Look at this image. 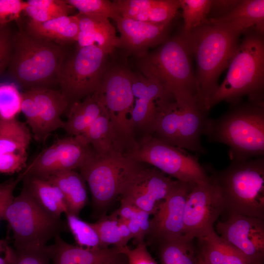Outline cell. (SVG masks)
<instances>
[{"mask_svg":"<svg viewBox=\"0 0 264 264\" xmlns=\"http://www.w3.org/2000/svg\"><path fill=\"white\" fill-rule=\"evenodd\" d=\"M232 104L221 116L209 119L204 134L211 142L227 145L231 161L264 157V101Z\"/></svg>","mask_w":264,"mask_h":264,"instance_id":"cell-1","label":"cell"},{"mask_svg":"<svg viewBox=\"0 0 264 264\" xmlns=\"http://www.w3.org/2000/svg\"><path fill=\"white\" fill-rule=\"evenodd\" d=\"M91 223L98 233L102 248L109 247L111 245L121 248L128 246L124 243L120 223L117 220L104 215Z\"/></svg>","mask_w":264,"mask_h":264,"instance_id":"cell-36","label":"cell"},{"mask_svg":"<svg viewBox=\"0 0 264 264\" xmlns=\"http://www.w3.org/2000/svg\"><path fill=\"white\" fill-rule=\"evenodd\" d=\"M65 215L68 228L77 245L88 249H102L98 233L91 223L82 220L78 216L68 213Z\"/></svg>","mask_w":264,"mask_h":264,"instance_id":"cell-34","label":"cell"},{"mask_svg":"<svg viewBox=\"0 0 264 264\" xmlns=\"http://www.w3.org/2000/svg\"><path fill=\"white\" fill-rule=\"evenodd\" d=\"M198 253L209 264H248L243 256L210 228L197 238Z\"/></svg>","mask_w":264,"mask_h":264,"instance_id":"cell-26","label":"cell"},{"mask_svg":"<svg viewBox=\"0 0 264 264\" xmlns=\"http://www.w3.org/2000/svg\"><path fill=\"white\" fill-rule=\"evenodd\" d=\"M208 111L198 101L182 102L176 147L182 150L204 154L201 143L209 118Z\"/></svg>","mask_w":264,"mask_h":264,"instance_id":"cell-20","label":"cell"},{"mask_svg":"<svg viewBox=\"0 0 264 264\" xmlns=\"http://www.w3.org/2000/svg\"><path fill=\"white\" fill-rule=\"evenodd\" d=\"M221 190L225 211L264 219V157L232 161L209 171Z\"/></svg>","mask_w":264,"mask_h":264,"instance_id":"cell-6","label":"cell"},{"mask_svg":"<svg viewBox=\"0 0 264 264\" xmlns=\"http://www.w3.org/2000/svg\"><path fill=\"white\" fill-rule=\"evenodd\" d=\"M3 219L13 233L17 250L45 247L63 226L61 219L42 208L24 186L8 205Z\"/></svg>","mask_w":264,"mask_h":264,"instance_id":"cell-8","label":"cell"},{"mask_svg":"<svg viewBox=\"0 0 264 264\" xmlns=\"http://www.w3.org/2000/svg\"><path fill=\"white\" fill-rule=\"evenodd\" d=\"M65 58L64 49L57 43L20 31L13 37L8 72L25 90L52 88L58 84Z\"/></svg>","mask_w":264,"mask_h":264,"instance_id":"cell-3","label":"cell"},{"mask_svg":"<svg viewBox=\"0 0 264 264\" xmlns=\"http://www.w3.org/2000/svg\"><path fill=\"white\" fill-rule=\"evenodd\" d=\"M192 57L189 41L182 31L167 39L154 52L141 57L138 66L142 75L158 81L176 100L198 101Z\"/></svg>","mask_w":264,"mask_h":264,"instance_id":"cell-4","label":"cell"},{"mask_svg":"<svg viewBox=\"0 0 264 264\" xmlns=\"http://www.w3.org/2000/svg\"><path fill=\"white\" fill-rule=\"evenodd\" d=\"M209 174V173H208ZM205 182L195 184L187 196L184 214V236L194 240L214 227L225 212L221 190L213 176Z\"/></svg>","mask_w":264,"mask_h":264,"instance_id":"cell-12","label":"cell"},{"mask_svg":"<svg viewBox=\"0 0 264 264\" xmlns=\"http://www.w3.org/2000/svg\"><path fill=\"white\" fill-rule=\"evenodd\" d=\"M28 4L21 0H0V25L17 21Z\"/></svg>","mask_w":264,"mask_h":264,"instance_id":"cell-43","label":"cell"},{"mask_svg":"<svg viewBox=\"0 0 264 264\" xmlns=\"http://www.w3.org/2000/svg\"><path fill=\"white\" fill-rule=\"evenodd\" d=\"M250 29L245 32V37L239 44L225 79L210 100V110L223 101L238 102L243 96H248L250 101H263L264 34L254 28Z\"/></svg>","mask_w":264,"mask_h":264,"instance_id":"cell-5","label":"cell"},{"mask_svg":"<svg viewBox=\"0 0 264 264\" xmlns=\"http://www.w3.org/2000/svg\"><path fill=\"white\" fill-rule=\"evenodd\" d=\"M106 109L104 96L100 88L67 109V118L63 129L68 136L84 133Z\"/></svg>","mask_w":264,"mask_h":264,"instance_id":"cell-25","label":"cell"},{"mask_svg":"<svg viewBox=\"0 0 264 264\" xmlns=\"http://www.w3.org/2000/svg\"><path fill=\"white\" fill-rule=\"evenodd\" d=\"M79 11L91 17H101L115 19L120 15L113 1L108 0H66Z\"/></svg>","mask_w":264,"mask_h":264,"instance_id":"cell-38","label":"cell"},{"mask_svg":"<svg viewBox=\"0 0 264 264\" xmlns=\"http://www.w3.org/2000/svg\"><path fill=\"white\" fill-rule=\"evenodd\" d=\"M79 33L76 42L78 48L95 45L109 54L120 46L119 38L109 19L77 14Z\"/></svg>","mask_w":264,"mask_h":264,"instance_id":"cell-24","label":"cell"},{"mask_svg":"<svg viewBox=\"0 0 264 264\" xmlns=\"http://www.w3.org/2000/svg\"><path fill=\"white\" fill-rule=\"evenodd\" d=\"M132 88L134 99L130 124L134 135H148L156 113V101L167 93L157 80L132 72Z\"/></svg>","mask_w":264,"mask_h":264,"instance_id":"cell-18","label":"cell"},{"mask_svg":"<svg viewBox=\"0 0 264 264\" xmlns=\"http://www.w3.org/2000/svg\"><path fill=\"white\" fill-rule=\"evenodd\" d=\"M1 183H0V186H1Z\"/></svg>","mask_w":264,"mask_h":264,"instance_id":"cell-51","label":"cell"},{"mask_svg":"<svg viewBox=\"0 0 264 264\" xmlns=\"http://www.w3.org/2000/svg\"><path fill=\"white\" fill-rule=\"evenodd\" d=\"M108 54L100 47L93 45L79 48L71 57L65 60L58 84L60 91L68 102V107L100 88L107 69Z\"/></svg>","mask_w":264,"mask_h":264,"instance_id":"cell-10","label":"cell"},{"mask_svg":"<svg viewBox=\"0 0 264 264\" xmlns=\"http://www.w3.org/2000/svg\"><path fill=\"white\" fill-rule=\"evenodd\" d=\"M21 180L22 178L18 176L16 178H11L1 183L0 186V222L4 218L8 205L14 198L13 194L16 186Z\"/></svg>","mask_w":264,"mask_h":264,"instance_id":"cell-46","label":"cell"},{"mask_svg":"<svg viewBox=\"0 0 264 264\" xmlns=\"http://www.w3.org/2000/svg\"><path fill=\"white\" fill-rule=\"evenodd\" d=\"M106 264H129L127 256L123 252L118 253Z\"/></svg>","mask_w":264,"mask_h":264,"instance_id":"cell-48","label":"cell"},{"mask_svg":"<svg viewBox=\"0 0 264 264\" xmlns=\"http://www.w3.org/2000/svg\"><path fill=\"white\" fill-rule=\"evenodd\" d=\"M154 0H116L113 1L120 16L134 19L139 14L150 8Z\"/></svg>","mask_w":264,"mask_h":264,"instance_id":"cell-42","label":"cell"},{"mask_svg":"<svg viewBox=\"0 0 264 264\" xmlns=\"http://www.w3.org/2000/svg\"><path fill=\"white\" fill-rule=\"evenodd\" d=\"M13 37L6 25H0V74L8 66L12 50Z\"/></svg>","mask_w":264,"mask_h":264,"instance_id":"cell-45","label":"cell"},{"mask_svg":"<svg viewBox=\"0 0 264 264\" xmlns=\"http://www.w3.org/2000/svg\"><path fill=\"white\" fill-rule=\"evenodd\" d=\"M150 216L147 212L134 206L127 220L122 221L129 228L135 245L145 242L150 229Z\"/></svg>","mask_w":264,"mask_h":264,"instance_id":"cell-40","label":"cell"},{"mask_svg":"<svg viewBox=\"0 0 264 264\" xmlns=\"http://www.w3.org/2000/svg\"><path fill=\"white\" fill-rule=\"evenodd\" d=\"M123 252L127 256L129 264H157L148 250L146 242L136 245L132 249L127 246Z\"/></svg>","mask_w":264,"mask_h":264,"instance_id":"cell-44","label":"cell"},{"mask_svg":"<svg viewBox=\"0 0 264 264\" xmlns=\"http://www.w3.org/2000/svg\"><path fill=\"white\" fill-rule=\"evenodd\" d=\"M46 179L61 192L68 213L79 216L88 200L86 182L81 174L76 170L65 171Z\"/></svg>","mask_w":264,"mask_h":264,"instance_id":"cell-27","label":"cell"},{"mask_svg":"<svg viewBox=\"0 0 264 264\" xmlns=\"http://www.w3.org/2000/svg\"><path fill=\"white\" fill-rule=\"evenodd\" d=\"M28 90L36 105L41 126V142H44L56 130L63 128L61 115L66 110L68 103L60 90L40 88Z\"/></svg>","mask_w":264,"mask_h":264,"instance_id":"cell-22","label":"cell"},{"mask_svg":"<svg viewBox=\"0 0 264 264\" xmlns=\"http://www.w3.org/2000/svg\"><path fill=\"white\" fill-rule=\"evenodd\" d=\"M11 264H49L51 261L47 245L41 248L17 250L5 245Z\"/></svg>","mask_w":264,"mask_h":264,"instance_id":"cell-39","label":"cell"},{"mask_svg":"<svg viewBox=\"0 0 264 264\" xmlns=\"http://www.w3.org/2000/svg\"><path fill=\"white\" fill-rule=\"evenodd\" d=\"M81 135L98 154H104L114 151L122 153L118 145L107 108L88 129Z\"/></svg>","mask_w":264,"mask_h":264,"instance_id":"cell-31","label":"cell"},{"mask_svg":"<svg viewBox=\"0 0 264 264\" xmlns=\"http://www.w3.org/2000/svg\"><path fill=\"white\" fill-rule=\"evenodd\" d=\"M179 8L178 0H154L149 8L133 20L155 24L171 23Z\"/></svg>","mask_w":264,"mask_h":264,"instance_id":"cell-35","label":"cell"},{"mask_svg":"<svg viewBox=\"0 0 264 264\" xmlns=\"http://www.w3.org/2000/svg\"><path fill=\"white\" fill-rule=\"evenodd\" d=\"M0 264H11L9 257L5 252L3 257L0 256Z\"/></svg>","mask_w":264,"mask_h":264,"instance_id":"cell-49","label":"cell"},{"mask_svg":"<svg viewBox=\"0 0 264 264\" xmlns=\"http://www.w3.org/2000/svg\"><path fill=\"white\" fill-rule=\"evenodd\" d=\"M53 264H106L123 248L115 246L88 249L67 243L57 235L53 244L47 245Z\"/></svg>","mask_w":264,"mask_h":264,"instance_id":"cell-23","label":"cell"},{"mask_svg":"<svg viewBox=\"0 0 264 264\" xmlns=\"http://www.w3.org/2000/svg\"><path fill=\"white\" fill-rule=\"evenodd\" d=\"M79 31L77 14L60 17L42 23L29 21L26 29L35 37L56 43L76 41Z\"/></svg>","mask_w":264,"mask_h":264,"instance_id":"cell-28","label":"cell"},{"mask_svg":"<svg viewBox=\"0 0 264 264\" xmlns=\"http://www.w3.org/2000/svg\"><path fill=\"white\" fill-rule=\"evenodd\" d=\"M124 154L178 181L198 184L209 179L207 170L196 156L150 135L141 136Z\"/></svg>","mask_w":264,"mask_h":264,"instance_id":"cell-9","label":"cell"},{"mask_svg":"<svg viewBox=\"0 0 264 264\" xmlns=\"http://www.w3.org/2000/svg\"><path fill=\"white\" fill-rule=\"evenodd\" d=\"M183 19L182 31L187 33L208 22L212 0H178Z\"/></svg>","mask_w":264,"mask_h":264,"instance_id":"cell-33","label":"cell"},{"mask_svg":"<svg viewBox=\"0 0 264 264\" xmlns=\"http://www.w3.org/2000/svg\"><path fill=\"white\" fill-rule=\"evenodd\" d=\"M240 1V0H212L210 12L213 11L217 14L215 17L212 18L224 15L232 10Z\"/></svg>","mask_w":264,"mask_h":264,"instance_id":"cell-47","label":"cell"},{"mask_svg":"<svg viewBox=\"0 0 264 264\" xmlns=\"http://www.w3.org/2000/svg\"><path fill=\"white\" fill-rule=\"evenodd\" d=\"M21 112L26 118L32 137L37 141L41 142V126L40 117L35 103L28 90L22 92Z\"/></svg>","mask_w":264,"mask_h":264,"instance_id":"cell-41","label":"cell"},{"mask_svg":"<svg viewBox=\"0 0 264 264\" xmlns=\"http://www.w3.org/2000/svg\"><path fill=\"white\" fill-rule=\"evenodd\" d=\"M92 150L81 135L60 138L42 150L19 176L22 180L29 176L46 179L59 172L79 169Z\"/></svg>","mask_w":264,"mask_h":264,"instance_id":"cell-13","label":"cell"},{"mask_svg":"<svg viewBox=\"0 0 264 264\" xmlns=\"http://www.w3.org/2000/svg\"><path fill=\"white\" fill-rule=\"evenodd\" d=\"M100 89L118 145L125 154L132 149L137 141L129 121L134 102L132 72L118 67L107 68Z\"/></svg>","mask_w":264,"mask_h":264,"instance_id":"cell-11","label":"cell"},{"mask_svg":"<svg viewBox=\"0 0 264 264\" xmlns=\"http://www.w3.org/2000/svg\"><path fill=\"white\" fill-rule=\"evenodd\" d=\"M32 137L24 123L0 117V174H14L25 168Z\"/></svg>","mask_w":264,"mask_h":264,"instance_id":"cell-17","label":"cell"},{"mask_svg":"<svg viewBox=\"0 0 264 264\" xmlns=\"http://www.w3.org/2000/svg\"><path fill=\"white\" fill-rule=\"evenodd\" d=\"M23 186L36 202L45 211L61 219L62 214L68 213L61 192L47 179L29 176L24 177Z\"/></svg>","mask_w":264,"mask_h":264,"instance_id":"cell-29","label":"cell"},{"mask_svg":"<svg viewBox=\"0 0 264 264\" xmlns=\"http://www.w3.org/2000/svg\"><path fill=\"white\" fill-rule=\"evenodd\" d=\"M146 165L127 183L120 195L121 201L153 215L177 180Z\"/></svg>","mask_w":264,"mask_h":264,"instance_id":"cell-16","label":"cell"},{"mask_svg":"<svg viewBox=\"0 0 264 264\" xmlns=\"http://www.w3.org/2000/svg\"><path fill=\"white\" fill-rule=\"evenodd\" d=\"M193 240L183 236L151 245L160 264H197L198 252Z\"/></svg>","mask_w":264,"mask_h":264,"instance_id":"cell-30","label":"cell"},{"mask_svg":"<svg viewBox=\"0 0 264 264\" xmlns=\"http://www.w3.org/2000/svg\"><path fill=\"white\" fill-rule=\"evenodd\" d=\"M195 184L177 180L166 199L150 219L146 237L147 246L184 236V214L186 199Z\"/></svg>","mask_w":264,"mask_h":264,"instance_id":"cell-15","label":"cell"},{"mask_svg":"<svg viewBox=\"0 0 264 264\" xmlns=\"http://www.w3.org/2000/svg\"><path fill=\"white\" fill-rule=\"evenodd\" d=\"M218 221L215 230L239 251L248 264H264V219L234 213Z\"/></svg>","mask_w":264,"mask_h":264,"instance_id":"cell-14","label":"cell"},{"mask_svg":"<svg viewBox=\"0 0 264 264\" xmlns=\"http://www.w3.org/2000/svg\"><path fill=\"white\" fill-rule=\"evenodd\" d=\"M22 92L14 83H0V117L5 120L17 119L21 112Z\"/></svg>","mask_w":264,"mask_h":264,"instance_id":"cell-37","label":"cell"},{"mask_svg":"<svg viewBox=\"0 0 264 264\" xmlns=\"http://www.w3.org/2000/svg\"><path fill=\"white\" fill-rule=\"evenodd\" d=\"M146 164L114 151L98 154L93 150L79 169L89 187L94 212L106 215L109 206Z\"/></svg>","mask_w":264,"mask_h":264,"instance_id":"cell-7","label":"cell"},{"mask_svg":"<svg viewBox=\"0 0 264 264\" xmlns=\"http://www.w3.org/2000/svg\"><path fill=\"white\" fill-rule=\"evenodd\" d=\"M183 33L197 63V98L208 111L210 100L219 86V77L229 66L239 44L240 35L209 22Z\"/></svg>","mask_w":264,"mask_h":264,"instance_id":"cell-2","label":"cell"},{"mask_svg":"<svg viewBox=\"0 0 264 264\" xmlns=\"http://www.w3.org/2000/svg\"><path fill=\"white\" fill-rule=\"evenodd\" d=\"M208 22L239 35L252 28L264 34V0H240L230 11Z\"/></svg>","mask_w":264,"mask_h":264,"instance_id":"cell-21","label":"cell"},{"mask_svg":"<svg viewBox=\"0 0 264 264\" xmlns=\"http://www.w3.org/2000/svg\"><path fill=\"white\" fill-rule=\"evenodd\" d=\"M115 21L120 33V46L140 57L149 47L164 43L170 23L155 24L118 16Z\"/></svg>","mask_w":264,"mask_h":264,"instance_id":"cell-19","label":"cell"},{"mask_svg":"<svg viewBox=\"0 0 264 264\" xmlns=\"http://www.w3.org/2000/svg\"><path fill=\"white\" fill-rule=\"evenodd\" d=\"M24 12L29 21L44 22L60 17L69 16L74 8L64 0H28Z\"/></svg>","mask_w":264,"mask_h":264,"instance_id":"cell-32","label":"cell"},{"mask_svg":"<svg viewBox=\"0 0 264 264\" xmlns=\"http://www.w3.org/2000/svg\"><path fill=\"white\" fill-rule=\"evenodd\" d=\"M198 252V251H197ZM198 262L197 264H209L204 260H203L201 257L198 253Z\"/></svg>","mask_w":264,"mask_h":264,"instance_id":"cell-50","label":"cell"}]
</instances>
